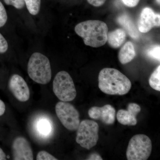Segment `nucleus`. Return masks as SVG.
Here are the masks:
<instances>
[{
	"mask_svg": "<svg viewBox=\"0 0 160 160\" xmlns=\"http://www.w3.org/2000/svg\"><path fill=\"white\" fill-rule=\"evenodd\" d=\"M152 145L151 140L146 135L137 134L129 141L126 150L128 160H146L151 154Z\"/></svg>",
	"mask_w": 160,
	"mask_h": 160,
	"instance_id": "4",
	"label": "nucleus"
},
{
	"mask_svg": "<svg viewBox=\"0 0 160 160\" xmlns=\"http://www.w3.org/2000/svg\"><path fill=\"white\" fill-rule=\"evenodd\" d=\"M9 89L16 98L25 102L30 98V91L26 81L18 74L12 76L9 80Z\"/></svg>",
	"mask_w": 160,
	"mask_h": 160,
	"instance_id": "8",
	"label": "nucleus"
},
{
	"mask_svg": "<svg viewBox=\"0 0 160 160\" xmlns=\"http://www.w3.org/2000/svg\"><path fill=\"white\" fill-rule=\"evenodd\" d=\"M8 49V43L4 36L0 33V53H4Z\"/></svg>",
	"mask_w": 160,
	"mask_h": 160,
	"instance_id": "23",
	"label": "nucleus"
},
{
	"mask_svg": "<svg viewBox=\"0 0 160 160\" xmlns=\"http://www.w3.org/2000/svg\"><path fill=\"white\" fill-rule=\"evenodd\" d=\"M27 9L32 15L39 13L41 7V0H24Z\"/></svg>",
	"mask_w": 160,
	"mask_h": 160,
	"instance_id": "17",
	"label": "nucleus"
},
{
	"mask_svg": "<svg viewBox=\"0 0 160 160\" xmlns=\"http://www.w3.org/2000/svg\"><path fill=\"white\" fill-rule=\"evenodd\" d=\"M5 110H6V106L5 103L2 101L0 100V116L4 114Z\"/></svg>",
	"mask_w": 160,
	"mask_h": 160,
	"instance_id": "27",
	"label": "nucleus"
},
{
	"mask_svg": "<svg viewBox=\"0 0 160 160\" xmlns=\"http://www.w3.org/2000/svg\"><path fill=\"white\" fill-rule=\"evenodd\" d=\"M98 131L99 126L96 122L83 120L78 127L76 141L83 148L90 149L97 144Z\"/></svg>",
	"mask_w": 160,
	"mask_h": 160,
	"instance_id": "6",
	"label": "nucleus"
},
{
	"mask_svg": "<svg viewBox=\"0 0 160 160\" xmlns=\"http://www.w3.org/2000/svg\"><path fill=\"white\" fill-rule=\"evenodd\" d=\"M87 1L92 6L99 7L102 6L106 2V0H87Z\"/></svg>",
	"mask_w": 160,
	"mask_h": 160,
	"instance_id": "25",
	"label": "nucleus"
},
{
	"mask_svg": "<svg viewBox=\"0 0 160 160\" xmlns=\"http://www.w3.org/2000/svg\"><path fill=\"white\" fill-rule=\"evenodd\" d=\"M38 129L41 134L48 135L51 132V124L48 120L45 119L40 120L38 124Z\"/></svg>",
	"mask_w": 160,
	"mask_h": 160,
	"instance_id": "18",
	"label": "nucleus"
},
{
	"mask_svg": "<svg viewBox=\"0 0 160 160\" xmlns=\"http://www.w3.org/2000/svg\"><path fill=\"white\" fill-rule=\"evenodd\" d=\"M6 5L13 6L17 9H22L25 6L24 0H4Z\"/></svg>",
	"mask_w": 160,
	"mask_h": 160,
	"instance_id": "21",
	"label": "nucleus"
},
{
	"mask_svg": "<svg viewBox=\"0 0 160 160\" xmlns=\"http://www.w3.org/2000/svg\"><path fill=\"white\" fill-rule=\"evenodd\" d=\"M117 22L126 30L131 37L133 38H137L139 37V33L138 31L129 16L126 14L120 16L118 18Z\"/></svg>",
	"mask_w": 160,
	"mask_h": 160,
	"instance_id": "14",
	"label": "nucleus"
},
{
	"mask_svg": "<svg viewBox=\"0 0 160 160\" xmlns=\"http://www.w3.org/2000/svg\"><path fill=\"white\" fill-rule=\"evenodd\" d=\"M136 56L134 46L131 42H127L120 49L118 59L120 62L126 64L131 62Z\"/></svg>",
	"mask_w": 160,
	"mask_h": 160,
	"instance_id": "15",
	"label": "nucleus"
},
{
	"mask_svg": "<svg viewBox=\"0 0 160 160\" xmlns=\"http://www.w3.org/2000/svg\"><path fill=\"white\" fill-rule=\"evenodd\" d=\"M140 106L136 103L128 105L127 110L120 109L117 114L118 122L123 125L135 126L137 123V116L141 112Z\"/></svg>",
	"mask_w": 160,
	"mask_h": 160,
	"instance_id": "12",
	"label": "nucleus"
},
{
	"mask_svg": "<svg viewBox=\"0 0 160 160\" xmlns=\"http://www.w3.org/2000/svg\"><path fill=\"white\" fill-rule=\"evenodd\" d=\"M147 55L149 57L157 60L159 62L160 59V46L159 45L152 46L147 51Z\"/></svg>",
	"mask_w": 160,
	"mask_h": 160,
	"instance_id": "19",
	"label": "nucleus"
},
{
	"mask_svg": "<svg viewBox=\"0 0 160 160\" xmlns=\"http://www.w3.org/2000/svg\"><path fill=\"white\" fill-rule=\"evenodd\" d=\"M12 154L14 160H33V153L28 141L23 137L17 138L12 145Z\"/></svg>",
	"mask_w": 160,
	"mask_h": 160,
	"instance_id": "11",
	"label": "nucleus"
},
{
	"mask_svg": "<svg viewBox=\"0 0 160 160\" xmlns=\"http://www.w3.org/2000/svg\"><path fill=\"white\" fill-rule=\"evenodd\" d=\"M160 25L159 14L155 13L152 9L148 7L143 9L138 22V28L140 32L146 33L153 27H159Z\"/></svg>",
	"mask_w": 160,
	"mask_h": 160,
	"instance_id": "9",
	"label": "nucleus"
},
{
	"mask_svg": "<svg viewBox=\"0 0 160 160\" xmlns=\"http://www.w3.org/2000/svg\"><path fill=\"white\" fill-rule=\"evenodd\" d=\"M157 2L159 4H160V0H156Z\"/></svg>",
	"mask_w": 160,
	"mask_h": 160,
	"instance_id": "29",
	"label": "nucleus"
},
{
	"mask_svg": "<svg viewBox=\"0 0 160 160\" xmlns=\"http://www.w3.org/2000/svg\"><path fill=\"white\" fill-rule=\"evenodd\" d=\"M131 86L129 79L118 69L104 68L99 74V88L106 94L123 95L129 92Z\"/></svg>",
	"mask_w": 160,
	"mask_h": 160,
	"instance_id": "1",
	"label": "nucleus"
},
{
	"mask_svg": "<svg viewBox=\"0 0 160 160\" xmlns=\"http://www.w3.org/2000/svg\"><path fill=\"white\" fill-rule=\"evenodd\" d=\"M149 84L151 88L160 91V66H158L149 78Z\"/></svg>",
	"mask_w": 160,
	"mask_h": 160,
	"instance_id": "16",
	"label": "nucleus"
},
{
	"mask_svg": "<svg viewBox=\"0 0 160 160\" xmlns=\"http://www.w3.org/2000/svg\"><path fill=\"white\" fill-rule=\"evenodd\" d=\"M88 114L91 118L99 120L106 125H112L115 121L116 110L110 105L102 107L93 106L89 109Z\"/></svg>",
	"mask_w": 160,
	"mask_h": 160,
	"instance_id": "10",
	"label": "nucleus"
},
{
	"mask_svg": "<svg viewBox=\"0 0 160 160\" xmlns=\"http://www.w3.org/2000/svg\"><path fill=\"white\" fill-rule=\"evenodd\" d=\"M6 160V155L2 149L0 148V160Z\"/></svg>",
	"mask_w": 160,
	"mask_h": 160,
	"instance_id": "28",
	"label": "nucleus"
},
{
	"mask_svg": "<svg viewBox=\"0 0 160 160\" xmlns=\"http://www.w3.org/2000/svg\"><path fill=\"white\" fill-rule=\"evenodd\" d=\"M27 71L32 80L38 84L45 85L51 79V65L48 58L38 52L32 54L29 58Z\"/></svg>",
	"mask_w": 160,
	"mask_h": 160,
	"instance_id": "3",
	"label": "nucleus"
},
{
	"mask_svg": "<svg viewBox=\"0 0 160 160\" xmlns=\"http://www.w3.org/2000/svg\"><path fill=\"white\" fill-rule=\"evenodd\" d=\"M88 160H103L102 157L99 154L96 153H92L89 156L87 159Z\"/></svg>",
	"mask_w": 160,
	"mask_h": 160,
	"instance_id": "26",
	"label": "nucleus"
},
{
	"mask_svg": "<svg viewBox=\"0 0 160 160\" xmlns=\"http://www.w3.org/2000/svg\"><path fill=\"white\" fill-rule=\"evenodd\" d=\"M75 31L82 38L87 46L97 48L107 42L108 27L102 21L89 20L82 22L76 26Z\"/></svg>",
	"mask_w": 160,
	"mask_h": 160,
	"instance_id": "2",
	"label": "nucleus"
},
{
	"mask_svg": "<svg viewBox=\"0 0 160 160\" xmlns=\"http://www.w3.org/2000/svg\"><path fill=\"white\" fill-rule=\"evenodd\" d=\"M57 115L65 128L71 131L77 130L80 123L79 113L70 103L59 102L55 106Z\"/></svg>",
	"mask_w": 160,
	"mask_h": 160,
	"instance_id": "7",
	"label": "nucleus"
},
{
	"mask_svg": "<svg viewBox=\"0 0 160 160\" xmlns=\"http://www.w3.org/2000/svg\"><path fill=\"white\" fill-rule=\"evenodd\" d=\"M126 39V32L122 29H118L108 32L107 41L111 47L118 48L122 45Z\"/></svg>",
	"mask_w": 160,
	"mask_h": 160,
	"instance_id": "13",
	"label": "nucleus"
},
{
	"mask_svg": "<svg viewBox=\"0 0 160 160\" xmlns=\"http://www.w3.org/2000/svg\"><path fill=\"white\" fill-rule=\"evenodd\" d=\"M53 91L62 102H71L77 95L73 80L66 71H60L56 75L53 81Z\"/></svg>",
	"mask_w": 160,
	"mask_h": 160,
	"instance_id": "5",
	"label": "nucleus"
},
{
	"mask_svg": "<svg viewBox=\"0 0 160 160\" xmlns=\"http://www.w3.org/2000/svg\"><path fill=\"white\" fill-rule=\"evenodd\" d=\"M123 3L128 7H135L138 4L140 0H122Z\"/></svg>",
	"mask_w": 160,
	"mask_h": 160,
	"instance_id": "24",
	"label": "nucleus"
},
{
	"mask_svg": "<svg viewBox=\"0 0 160 160\" xmlns=\"http://www.w3.org/2000/svg\"><path fill=\"white\" fill-rule=\"evenodd\" d=\"M36 159L37 160H57L58 159L47 152L42 151L38 153Z\"/></svg>",
	"mask_w": 160,
	"mask_h": 160,
	"instance_id": "22",
	"label": "nucleus"
},
{
	"mask_svg": "<svg viewBox=\"0 0 160 160\" xmlns=\"http://www.w3.org/2000/svg\"><path fill=\"white\" fill-rule=\"evenodd\" d=\"M8 19L6 9L0 1V28L5 26Z\"/></svg>",
	"mask_w": 160,
	"mask_h": 160,
	"instance_id": "20",
	"label": "nucleus"
}]
</instances>
